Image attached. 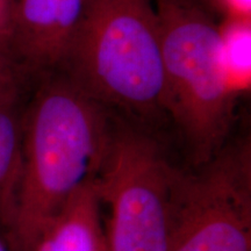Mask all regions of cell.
I'll use <instances>...</instances> for the list:
<instances>
[{"label": "cell", "mask_w": 251, "mask_h": 251, "mask_svg": "<svg viewBox=\"0 0 251 251\" xmlns=\"http://www.w3.org/2000/svg\"><path fill=\"white\" fill-rule=\"evenodd\" d=\"M33 80L19 65L0 51V98L11 94L28 92Z\"/></svg>", "instance_id": "obj_10"}, {"label": "cell", "mask_w": 251, "mask_h": 251, "mask_svg": "<svg viewBox=\"0 0 251 251\" xmlns=\"http://www.w3.org/2000/svg\"><path fill=\"white\" fill-rule=\"evenodd\" d=\"M115 114L59 71L33 81L24 109L23 168L12 251H30L74 194L96 180L107 156Z\"/></svg>", "instance_id": "obj_1"}, {"label": "cell", "mask_w": 251, "mask_h": 251, "mask_svg": "<svg viewBox=\"0 0 251 251\" xmlns=\"http://www.w3.org/2000/svg\"><path fill=\"white\" fill-rule=\"evenodd\" d=\"M0 51L8 56V0H0Z\"/></svg>", "instance_id": "obj_12"}, {"label": "cell", "mask_w": 251, "mask_h": 251, "mask_svg": "<svg viewBox=\"0 0 251 251\" xmlns=\"http://www.w3.org/2000/svg\"><path fill=\"white\" fill-rule=\"evenodd\" d=\"M183 169L156 131L115 114L96 179L106 251H168Z\"/></svg>", "instance_id": "obj_4"}, {"label": "cell", "mask_w": 251, "mask_h": 251, "mask_svg": "<svg viewBox=\"0 0 251 251\" xmlns=\"http://www.w3.org/2000/svg\"><path fill=\"white\" fill-rule=\"evenodd\" d=\"M30 251H106L96 180L74 194Z\"/></svg>", "instance_id": "obj_7"}, {"label": "cell", "mask_w": 251, "mask_h": 251, "mask_svg": "<svg viewBox=\"0 0 251 251\" xmlns=\"http://www.w3.org/2000/svg\"><path fill=\"white\" fill-rule=\"evenodd\" d=\"M0 251H12L9 248H7L6 243L1 240V238H0Z\"/></svg>", "instance_id": "obj_13"}, {"label": "cell", "mask_w": 251, "mask_h": 251, "mask_svg": "<svg viewBox=\"0 0 251 251\" xmlns=\"http://www.w3.org/2000/svg\"><path fill=\"white\" fill-rule=\"evenodd\" d=\"M161 30L164 105L191 166L227 142L236 100L219 68V19L201 0H155Z\"/></svg>", "instance_id": "obj_3"}, {"label": "cell", "mask_w": 251, "mask_h": 251, "mask_svg": "<svg viewBox=\"0 0 251 251\" xmlns=\"http://www.w3.org/2000/svg\"><path fill=\"white\" fill-rule=\"evenodd\" d=\"M218 59L225 86L238 99L251 87V20L221 19Z\"/></svg>", "instance_id": "obj_9"}, {"label": "cell", "mask_w": 251, "mask_h": 251, "mask_svg": "<svg viewBox=\"0 0 251 251\" xmlns=\"http://www.w3.org/2000/svg\"><path fill=\"white\" fill-rule=\"evenodd\" d=\"M168 251H251V140L230 139L181 171Z\"/></svg>", "instance_id": "obj_5"}, {"label": "cell", "mask_w": 251, "mask_h": 251, "mask_svg": "<svg viewBox=\"0 0 251 251\" xmlns=\"http://www.w3.org/2000/svg\"><path fill=\"white\" fill-rule=\"evenodd\" d=\"M28 92L0 98V233L13 226L23 168L24 109Z\"/></svg>", "instance_id": "obj_8"}, {"label": "cell", "mask_w": 251, "mask_h": 251, "mask_svg": "<svg viewBox=\"0 0 251 251\" xmlns=\"http://www.w3.org/2000/svg\"><path fill=\"white\" fill-rule=\"evenodd\" d=\"M219 20H251V0H201Z\"/></svg>", "instance_id": "obj_11"}, {"label": "cell", "mask_w": 251, "mask_h": 251, "mask_svg": "<svg viewBox=\"0 0 251 251\" xmlns=\"http://www.w3.org/2000/svg\"><path fill=\"white\" fill-rule=\"evenodd\" d=\"M57 71L126 120L168 121L155 0H92Z\"/></svg>", "instance_id": "obj_2"}, {"label": "cell", "mask_w": 251, "mask_h": 251, "mask_svg": "<svg viewBox=\"0 0 251 251\" xmlns=\"http://www.w3.org/2000/svg\"><path fill=\"white\" fill-rule=\"evenodd\" d=\"M92 0H8V56L31 80L58 70Z\"/></svg>", "instance_id": "obj_6"}]
</instances>
